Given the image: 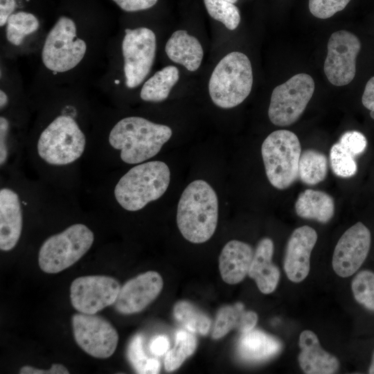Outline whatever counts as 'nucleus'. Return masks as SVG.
<instances>
[{
  "label": "nucleus",
  "instance_id": "nucleus-1",
  "mask_svg": "<svg viewBox=\"0 0 374 374\" xmlns=\"http://www.w3.org/2000/svg\"><path fill=\"white\" fill-rule=\"evenodd\" d=\"M170 127L139 116H129L117 122L111 130L108 141L120 151V158L127 164H139L154 157L170 139Z\"/></svg>",
  "mask_w": 374,
  "mask_h": 374
},
{
  "label": "nucleus",
  "instance_id": "nucleus-2",
  "mask_svg": "<svg viewBox=\"0 0 374 374\" xmlns=\"http://www.w3.org/2000/svg\"><path fill=\"white\" fill-rule=\"evenodd\" d=\"M218 220V199L213 188L198 179L189 184L179 199L177 223L183 237L200 244L214 234Z\"/></svg>",
  "mask_w": 374,
  "mask_h": 374
},
{
  "label": "nucleus",
  "instance_id": "nucleus-3",
  "mask_svg": "<svg viewBox=\"0 0 374 374\" xmlns=\"http://www.w3.org/2000/svg\"><path fill=\"white\" fill-rule=\"evenodd\" d=\"M170 180L168 166L160 161L136 164L122 176L115 185L114 195L125 210L136 211L160 198Z\"/></svg>",
  "mask_w": 374,
  "mask_h": 374
},
{
  "label": "nucleus",
  "instance_id": "nucleus-4",
  "mask_svg": "<svg viewBox=\"0 0 374 374\" xmlns=\"http://www.w3.org/2000/svg\"><path fill=\"white\" fill-rule=\"evenodd\" d=\"M253 85V72L249 57L234 51L225 55L216 65L208 82V92L213 103L230 109L242 103Z\"/></svg>",
  "mask_w": 374,
  "mask_h": 374
},
{
  "label": "nucleus",
  "instance_id": "nucleus-5",
  "mask_svg": "<svg viewBox=\"0 0 374 374\" xmlns=\"http://www.w3.org/2000/svg\"><path fill=\"white\" fill-rule=\"evenodd\" d=\"M86 136L75 120L69 115L54 118L41 132L36 145L38 157L53 166L73 163L83 154Z\"/></svg>",
  "mask_w": 374,
  "mask_h": 374
},
{
  "label": "nucleus",
  "instance_id": "nucleus-6",
  "mask_svg": "<svg viewBox=\"0 0 374 374\" xmlns=\"http://www.w3.org/2000/svg\"><path fill=\"white\" fill-rule=\"evenodd\" d=\"M261 154L266 175L274 188L286 189L298 179L301 147L294 132L287 130L271 132L262 144Z\"/></svg>",
  "mask_w": 374,
  "mask_h": 374
},
{
  "label": "nucleus",
  "instance_id": "nucleus-7",
  "mask_svg": "<svg viewBox=\"0 0 374 374\" xmlns=\"http://www.w3.org/2000/svg\"><path fill=\"white\" fill-rule=\"evenodd\" d=\"M93 241L94 234L87 226L72 224L42 243L38 254L39 266L47 274L60 272L78 262Z\"/></svg>",
  "mask_w": 374,
  "mask_h": 374
},
{
  "label": "nucleus",
  "instance_id": "nucleus-8",
  "mask_svg": "<svg viewBox=\"0 0 374 374\" xmlns=\"http://www.w3.org/2000/svg\"><path fill=\"white\" fill-rule=\"evenodd\" d=\"M86 51L85 42L77 37L75 22L62 16L47 35L42 59L48 69L62 73L76 66L84 57Z\"/></svg>",
  "mask_w": 374,
  "mask_h": 374
},
{
  "label": "nucleus",
  "instance_id": "nucleus-9",
  "mask_svg": "<svg viewBox=\"0 0 374 374\" xmlns=\"http://www.w3.org/2000/svg\"><path fill=\"white\" fill-rule=\"evenodd\" d=\"M314 82L307 73H298L276 87L268 109L271 122L277 126L294 123L305 111L314 91Z\"/></svg>",
  "mask_w": 374,
  "mask_h": 374
},
{
  "label": "nucleus",
  "instance_id": "nucleus-10",
  "mask_svg": "<svg viewBox=\"0 0 374 374\" xmlns=\"http://www.w3.org/2000/svg\"><path fill=\"white\" fill-rule=\"evenodd\" d=\"M156 48V36L152 30L145 27L125 29L122 52L127 87L135 88L145 79L153 65Z\"/></svg>",
  "mask_w": 374,
  "mask_h": 374
},
{
  "label": "nucleus",
  "instance_id": "nucleus-11",
  "mask_svg": "<svg viewBox=\"0 0 374 374\" xmlns=\"http://www.w3.org/2000/svg\"><path fill=\"white\" fill-rule=\"evenodd\" d=\"M72 328L77 344L89 355L107 359L115 352L118 335L112 324L104 317L96 314H74Z\"/></svg>",
  "mask_w": 374,
  "mask_h": 374
},
{
  "label": "nucleus",
  "instance_id": "nucleus-12",
  "mask_svg": "<svg viewBox=\"0 0 374 374\" xmlns=\"http://www.w3.org/2000/svg\"><path fill=\"white\" fill-rule=\"evenodd\" d=\"M360 49L359 38L351 32L341 30L330 35L323 70L331 84L344 86L354 79Z\"/></svg>",
  "mask_w": 374,
  "mask_h": 374
},
{
  "label": "nucleus",
  "instance_id": "nucleus-13",
  "mask_svg": "<svg viewBox=\"0 0 374 374\" xmlns=\"http://www.w3.org/2000/svg\"><path fill=\"white\" fill-rule=\"evenodd\" d=\"M121 287L119 282L111 276H80L71 283V303L79 312L96 314L106 307L114 305Z\"/></svg>",
  "mask_w": 374,
  "mask_h": 374
},
{
  "label": "nucleus",
  "instance_id": "nucleus-14",
  "mask_svg": "<svg viewBox=\"0 0 374 374\" xmlns=\"http://www.w3.org/2000/svg\"><path fill=\"white\" fill-rule=\"evenodd\" d=\"M371 242L369 229L358 222L337 242L332 256V268L341 277H348L357 271L368 253Z\"/></svg>",
  "mask_w": 374,
  "mask_h": 374
},
{
  "label": "nucleus",
  "instance_id": "nucleus-15",
  "mask_svg": "<svg viewBox=\"0 0 374 374\" xmlns=\"http://www.w3.org/2000/svg\"><path fill=\"white\" fill-rule=\"evenodd\" d=\"M163 287V280L158 272L148 271L141 274L121 287L114 308L123 314L140 312L156 299Z\"/></svg>",
  "mask_w": 374,
  "mask_h": 374
},
{
  "label": "nucleus",
  "instance_id": "nucleus-16",
  "mask_svg": "<svg viewBox=\"0 0 374 374\" xmlns=\"http://www.w3.org/2000/svg\"><path fill=\"white\" fill-rule=\"evenodd\" d=\"M317 240L316 231L306 225L296 229L291 234L284 258V269L291 281L301 282L308 275L310 254Z\"/></svg>",
  "mask_w": 374,
  "mask_h": 374
},
{
  "label": "nucleus",
  "instance_id": "nucleus-17",
  "mask_svg": "<svg viewBox=\"0 0 374 374\" xmlns=\"http://www.w3.org/2000/svg\"><path fill=\"white\" fill-rule=\"evenodd\" d=\"M19 193L8 186L0 189V249L8 251L14 249L21 237L23 210Z\"/></svg>",
  "mask_w": 374,
  "mask_h": 374
},
{
  "label": "nucleus",
  "instance_id": "nucleus-18",
  "mask_svg": "<svg viewBox=\"0 0 374 374\" xmlns=\"http://www.w3.org/2000/svg\"><path fill=\"white\" fill-rule=\"evenodd\" d=\"M254 251L247 243L233 240L222 249L219 269L222 280L227 284L240 283L248 274Z\"/></svg>",
  "mask_w": 374,
  "mask_h": 374
},
{
  "label": "nucleus",
  "instance_id": "nucleus-19",
  "mask_svg": "<svg viewBox=\"0 0 374 374\" xmlns=\"http://www.w3.org/2000/svg\"><path fill=\"white\" fill-rule=\"evenodd\" d=\"M301 351L299 362L308 374H331L339 368V361L320 346L317 335L311 330L303 331L299 337Z\"/></svg>",
  "mask_w": 374,
  "mask_h": 374
},
{
  "label": "nucleus",
  "instance_id": "nucleus-20",
  "mask_svg": "<svg viewBox=\"0 0 374 374\" xmlns=\"http://www.w3.org/2000/svg\"><path fill=\"white\" fill-rule=\"evenodd\" d=\"M274 242L264 238L258 243L248 275L253 278L259 290L265 294L273 292L278 283L280 271L272 262Z\"/></svg>",
  "mask_w": 374,
  "mask_h": 374
},
{
  "label": "nucleus",
  "instance_id": "nucleus-21",
  "mask_svg": "<svg viewBox=\"0 0 374 374\" xmlns=\"http://www.w3.org/2000/svg\"><path fill=\"white\" fill-rule=\"evenodd\" d=\"M282 343L276 337L260 330L252 329L242 333L237 351L244 361L259 362L271 359L282 350Z\"/></svg>",
  "mask_w": 374,
  "mask_h": 374
},
{
  "label": "nucleus",
  "instance_id": "nucleus-22",
  "mask_svg": "<svg viewBox=\"0 0 374 374\" xmlns=\"http://www.w3.org/2000/svg\"><path fill=\"white\" fill-rule=\"evenodd\" d=\"M165 51L170 60L183 65L190 71L199 69L204 56L199 40L184 30L172 33L166 44Z\"/></svg>",
  "mask_w": 374,
  "mask_h": 374
},
{
  "label": "nucleus",
  "instance_id": "nucleus-23",
  "mask_svg": "<svg viewBox=\"0 0 374 374\" xmlns=\"http://www.w3.org/2000/svg\"><path fill=\"white\" fill-rule=\"evenodd\" d=\"M257 321V314L253 311L245 310L242 303L224 305L217 313L212 338H222L233 329L241 333L248 332L254 328Z\"/></svg>",
  "mask_w": 374,
  "mask_h": 374
},
{
  "label": "nucleus",
  "instance_id": "nucleus-24",
  "mask_svg": "<svg viewBox=\"0 0 374 374\" xmlns=\"http://www.w3.org/2000/svg\"><path fill=\"white\" fill-rule=\"evenodd\" d=\"M295 211L302 218L326 223L334 215L335 202L333 198L323 191L306 189L299 194Z\"/></svg>",
  "mask_w": 374,
  "mask_h": 374
},
{
  "label": "nucleus",
  "instance_id": "nucleus-25",
  "mask_svg": "<svg viewBox=\"0 0 374 374\" xmlns=\"http://www.w3.org/2000/svg\"><path fill=\"white\" fill-rule=\"evenodd\" d=\"M179 78V72L176 66L170 65L161 69L143 84L140 93L141 98L154 103L166 100Z\"/></svg>",
  "mask_w": 374,
  "mask_h": 374
},
{
  "label": "nucleus",
  "instance_id": "nucleus-26",
  "mask_svg": "<svg viewBox=\"0 0 374 374\" xmlns=\"http://www.w3.org/2000/svg\"><path fill=\"white\" fill-rule=\"evenodd\" d=\"M327 172L328 160L323 153L308 149L301 154L298 175L303 183L316 185L325 179Z\"/></svg>",
  "mask_w": 374,
  "mask_h": 374
},
{
  "label": "nucleus",
  "instance_id": "nucleus-27",
  "mask_svg": "<svg viewBox=\"0 0 374 374\" xmlns=\"http://www.w3.org/2000/svg\"><path fill=\"white\" fill-rule=\"evenodd\" d=\"M173 315L177 321L193 333L206 335L211 328L209 317L188 301H178L174 306Z\"/></svg>",
  "mask_w": 374,
  "mask_h": 374
},
{
  "label": "nucleus",
  "instance_id": "nucleus-28",
  "mask_svg": "<svg viewBox=\"0 0 374 374\" xmlns=\"http://www.w3.org/2000/svg\"><path fill=\"white\" fill-rule=\"evenodd\" d=\"M197 346V339L193 332L184 330H177L175 334V346L166 355L165 369L168 372L177 370L193 354Z\"/></svg>",
  "mask_w": 374,
  "mask_h": 374
},
{
  "label": "nucleus",
  "instance_id": "nucleus-29",
  "mask_svg": "<svg viewBox=\"0 0 374 374\" xmlns=\"http://www.w3.org/2000/svg\"><path fill=\"white\" fill-rule=\"evenodd\" d=\"M6 24L7 39L15 46L21 45L24 37L35 32L39 26L34 15L24 11L12 14Z\"/></svg>",
  "mask_w": 374,
  "mask_h": 374
},
{
  "label": "nucleus",
  "instance_id": "nucleus-30",
  "mask_svg": "<svg viewBox=\"0 0 374 374\" xmlns=\"http://www.w3.org/2000/svg\"><path fill=\"white\" fill-rule=\"evenodd\" d=\"M204 2L208 15L226 28L233 30L238 26L240 14L234 3L225 0H204Z\"/></svg>",
  "mask_w": 374,
  "mask_h": 374
},
{
  "label": "nucleus",
  "instance_id": "nucleus-31",
  "mask_svg": "<svg viewBox=\"0 0 374 374\" xmlns=\"http://www.w3.org/2000/svg\"><path fill=\"white\" fill-rule=\"evenodd\" d=\"M355 300L366 309L374 311V273L369 270L358 272L352 280Z\"/></svg>",
  "mask_w": 374,
  "mask_h": 374
},
{
  "label": "nucleus",
  "instance_id": "nucleus-32",
  "mask_svg": "<svg viewBox=\"0 0 374 374\" xmlns=\"http://www.w3.org/2000/svg\"><path fill=\"white\" fill-rule=\"evenodd\" d=\"M330 161L332 172L337 177L348 178L357 172V166L354 156L339 142L330 148Z\"/></svg>",
  "mask_w": 374,
  "mask_h": 374
},
{
  "label": "nucleus",
  "instance_id": "nucleus-33",
  "mask_svg": "<svg viewBox=\"0 0 374 374\" xmlns=\"http://www.w3.org/2000/svg\"><path fill=\"white\" fill-rule=\"evenodd\" d=\"M350 0H309V10L319 19H328L344 10Z\"/></svg>",
  "mask_w": 374,
  "mask_h": 374
},
{
  "label": "nucleus",
  "instance_id": "nucleus-34",
  "mask_svg": "<svg viewBox=\"0 0 374 374\" xmlns=\"http://www.w3.org/2000/svg\"><path fill=\"white\" fill-rule=\"evenodd\" d=\"M127 357L136 373L144 374L150 358L143 351V338L140 335H135L131 339L127 348Z\"/></svg>",
  "mask_w": 374,
  "mask_h": 374
},
{
  "label": "nucleus",
  "instance_id": "nucleus-35",
  "mask_svg": "<svg viewBox=\"0 0 374 374\" xmlns=\"http://www.w3.org/2000/svg\"><path fill=\"white\" fill-rule=\"evenodd\" d=\"M339 143L354 157L362 154L367 145L365 136L358 131L346 132L340 137Z\"/></svg>",
  "mask_w": 374,
  "mask_h": 374
},
{
  "label": "nucleus",
  "instance_id": "nucleus-36",
  "mask_svg": "<svg viewBox=\"0 0 374 374\" xmlns=\"http://www.w3.org/2000/svg\"><path fill=\"white\" fill-rule=\"evenodd\" d=\"M9 122L3 116L0 117V165L2 167L8 159V137Z\"/></svg>",
  "mask_w": 374,
  "mask_h": 374
},
{
  "label": "nucleus",
  "instance_id": "nucleus-37",
  "mask_svg": "<svg viewBox=\"0 0 374 374\" xmlns=\"http://www.w3.org/2000/svg\"><path fill=\"white\" fill-rule=\"evenodd\" d=\"M122 10L127 12H136L149 9L154 6L158 0H112Z\"/></svg>",
  "mask_w": 374,
  "mask_h": 374
},
{
  "label": "nucleus",
  "instance_id": "nucleus-38",
  "mask_svg": "<svg viewBox=\"0 0 374 374\" xmlns=\"http://www.w3.org/2000/svg\"><path fill=\"white\" fill-rule=\"evenodd\" d=\"M21 374H69V370L62 364H53L49 369H39L30 366H23Z\"/></svg>",
  "mask_w": 374,
  "mask_h": 374
},
{
  "label": "nucleus",
  "instance_id": "nucleus-39",
  "mask_svg": "<svg viewBox=\"0 0 374 374\" xmlns=\"http://www.w3.org/2000/svg\"><path fill=\"white\" fill-rule=\"evenodd\" d=\"M170 343L166 335H157L152 339L150 350L156 356H162L169 350Z\"/></svg>",
  "mask_w": 374,
  "mask_h": 374
},
{
  "label": "nucleus",
  "instance_id": "nucleus-40",
  "mask_svg": "<svg viewBox=\"0 0 374 374\" xmlns=\"http://www.w3.org/2000/svg\"><path fill=\"white\" fill-rule=\"evenodd\" d=\"M363 105L369 110H374V76L366 83L362 98Z\"/></svg>",
  "mask_w": 374,
  "mask_h": 374
},
{
  "label": "nucleus",
  "instance_id": "nucleus-41",
  "mask_svg": "<svg viewBox=\"0 0 374 374\" xmlns=\"http://www.w3.org/2000/svg\"><path fill=\"white\" fill-rule=\"evenodd\" d=\"M16 6L15 0H0V26H4L12 14Z\"/></svg>",
  "mask_w": 374,
  "mask_h": 374
},
{
  "label": "nucleus",
  "instance_id": "nucleus-42",
  "mask_svg": "<svg viewBox=\"0 0 374 374\" xmlns=\"http://www.w3.org/2000/svg\"><path fill=\"white\" fill-rule=\"evenodd\" d=\"M8 96L3 91L1 90L0 91V107L1 109L6 106V105L8 104Z\"/></svg>",
  "mask_w": 374,
  "mask_h": 374
},
{
  "label": "nucleus",
  "instance_id": "nucleus-43",
  "mask_svg": "<svg viewBox=\"0 0 374 374\" xmlns=\"http://www.w3.org/2000/svg\"><path fill=\"white\" fill-rule=\"evenodd\" d=\"M368 373L371 374H374V353L373 355L372 362L368 369Z\"/></svg>",
  "mask_w": 374,
  "mask_h": 374
},
{
  "label": "nucleus",
  "instance_id": "nucleus-44",
  "mask_svg": "<svg viewBox=\"0 0 374 374\" xmlns=\"http://www.w3.org/2000/svg\"><path fill=\"white\" fill-rule=\"evenodd\" d=\"M370 116L373 119H374V110L371 111Z\"/></svg>",
  "mask_w": 374,
  "mask_h": 374
},
{
  "label": "nucleus",
  "instance_id": "nucleus-45",
  "mask_svg": "<svg viewBox=\"0 0 374 374\" xmlns=\"http://www.w3.org/2000/svg\"><path fill=\"white\" fill-rule=\"evenodd\" d=\"M225 1L232 3H235L238 1V0H225Z\"/></svg>",
  "mask_w": 374,
  "mask_h": 374
},
{
  "label": "nucleus",
  "instance_id": "nucleus-46",
  "mask_svg": "<svg viewBox=\"0 0 374 374\" xmlns=\"http://www.w3.org/2000/svg\"><path fill=\"white\" fill-rule=\"evenodd\" d=\"M119 82H120V81H118V80H115V83H116V84H118Z\"/></svg>",
  "mask_w": 374,
  "mask_h": 374
}]
</instances>
